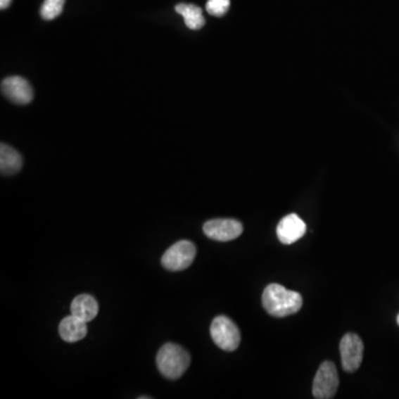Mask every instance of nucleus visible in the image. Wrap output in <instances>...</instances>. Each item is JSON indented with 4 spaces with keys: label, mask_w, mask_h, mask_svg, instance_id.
Instances as JSON below:
<instances>
[{
    "label": "nucleus",
    "mask_w": 399,
    "mask_h": 399,
    "mask_svg": "<svg viewBox=\"0 0 399 399\" xmlns=\"http://www.w3.org/2000/svg\"><path fill=\"white\" fill-rule=\"evenodd\" d=\"M397 324L399 325V314L397 315Z\"/></svg>",
    "instance_id": "17"
},
{
    "label": "nucleus",
    "mask_w": 399,
    "mask_h": 399,
    "mask_svg": "<svg viewBox=\"0 0 399 399\" xmlns=\"http://www.w3.org/2000/svg\"><path fill=\"white\" fill-rule=\"evenodd\" d=\"M262 304L270 315L286 317L302 308L303 298L300 293L287 290L282 285L270 284L262 295Z\"/></svg>",
    "instance_id": "1"
},
{
    "label": "nucleus",
    "mask_w": 399,
    "mask_h": 399,
    "mask_svg": "<svg viewBox=\"0 0 399 399\" xmlns=\"http://www.w3.org/2000/svg\"><path fill=\"white\" fill-rule=\"evenodd\" d=\"M71 314L82 321H94L99 313V305L91 295L81 294L73 298L70 306Z\"/></svg>",
    "instance_id": "10"
},
{
    "label": "nucleus",
    "mask_w": 399,
    "mask_h": 399,
    "mask_svg": "<svg viewBox=\"0 0 399 399\" xmlns=\"http://www.w3.org/2000/svg\"><path fill=\"white\" fill-rule=\"evenodd\" d=\"M308 227L296 214H289L279 221L277 227V234L279 240L283 244H293L305 235Z\"/></svg>",
    "instance_id": "9"
},
{
    "label": "nucleus",
    "mask_w": 399,
    "mask_h": 399,
    "mask_svg": "<svg viewBox=\"0 0 399 399\" xmlns=\"http://www.w3.org/2000/svg\"><path fill=\"white\" fill-rule=\"evenodd\" d=\"M11 0H0V8L1 11L4 9L8 8L9 6H11Z\"/></svg>",
    "instance_id": "16"
},
{
    "label": "nucleus",
    "mask_w": 399,
    "mask_h": 399,
    "mask_svg": "<svg viewBox=\"0 0 399 399\" xmlns=\"http://www.w3.org/2000/svg\"><path fill=\"white\" fill-rule=\"evenodd\" d=\"M87 323L76 316H67L59 325V335L67 343H76L87 336Z\"/></svg>",
    "instance_id": "11"
},
{
    "label": "nucleus",
    "mask_w": 399,
    "mask_h": 399,
    "mask_svg": "<svg viewBox=\"0 0 399 399\" xmlns=\"http://www.w3.org/2000/svg\"><path fill=\"white\" fill-rule=\"evenodd\" d=\"M65 0H44L40 8V15L44 20H53L61 16Z\"/></svg>",
    "instance_id": "14"
},
{
    "label": "nucleus",
    "mask_w": 399,
    "mask_h": 399,
    "mask_svg": "<svg viewBox=\"0 0 399 399\" xmlns=\"http://www.w3.org/2000/svg\"><path fill=\"white\" fill-rule=\"evenodd\" d=\"M190 354L180 345L167 343L157 355V366L160 373L167 379H180L190 366Z\"/></svg>",
    "instance_id": "2"
},
{
    "label": "nucleus",
    "mask_w": 399,
    "mask_h": 399,
    "mask_svg": "<svg viewBox=\"0 0 399 399\" xmlns=\"http://www.w3.org/2000/svg\"><path fill=\"white\" fill-rule=\"evenodd\" d=\"M230 8V0H208L206 11L212 16H224Z\"/></svg>",
    "instance_id": "15"
},
{
    "label": "nucleus",
    "mask_w": 399,
    "mask_h": 399,
    "mask_svg": "<svg viewBox=\"0 0 399 399\" xmlns=\"http://www.w3.org/2000/svg\"><path fill=\"white\" fill-rule=\"evenodd\" d=\"M204 234L211 240L229 242L238 239L243 233L241 222L233 219H215L203 225Z\"/></svg>",
    "instance_id": "7"
},
{
    "label": "nucleus",
    "mask_w": 399,
    "mask_h": 399,
    "mask_svg": "<svg viewBox=\"0 0 399 399\" xmlns=\"http://www.w3.org/2000/svg\"><path fill=\"white\" fill-rule=\"evenodd\" d=\"M1 92L7 99L17 105H28L34 99L32 86L23 77L13 76L4 79Z\"/></svg>",
    "instance_id": "8"
},
{
    "label": "nucleus",
    "mask_w": 399,
    "mask_h": 399,
    "mask_svg": "<svg viewBox=\"0 0 399 399\" xmlns=\"http://www.w3.org/2000/svg\"><path fill=\"white\" fill-rule=\"evenodd\" d=\"M338 386V373L334 363L324 362L314 379L313 396L316 399L334 398Z\"/></svg>",
    "instance_id": "5"
},
{
    "label": "nucleus",
    "mask_w": 399,
    "mask_h": 399,
    "mask_svg": "<svg viewBox=\"0 0 399 399\" xmlns=\"http://www.w3.org/2000/svg\"><path fill=\"white\" fill-rule=\"evenodd\" d=\"M342 366L347 373H354L363 362L364 344L358 335L347 333L339 344Z\"/></svg>",
    "instance_id": "6"
},
{
    "label": "nucleus",
    "mask_w": 399,
    "mask_h": 399,
    "mask_svg": "<svg viewBox=\"0 0 399 399\" xmlns=\"http://www.w3.org/2000/svg\"><path fill=\"white\" fill-rule=\"evenodd\" d=\"M23 167V158L8 144L0 146V171L3 175H16Z\"/></svg>",
    "instance_id": "12"
},
{
    "label": "nucleus",
    "mask_w": 399,
    "mask_h": 399,
    "mask_svg": "<svg viewBox=\"0 0 399 399\" xmlns=\"http://www.w3.org/2000/svg\"><path fill=\"white\" fill-rule=\"evenodd\" d=\"M211 337L221 350L233 352L240 346L241 334L234 322L227 316H217L211 324Z\"/></svg>",
    "instance_id": "3"
},
{
    "label": "nucleus",
    "mask_w": 399,
    "mask_h": 399,
    "mask_svg": "<svg viewBox=\"0 0 399 399\" xmlns=\"http://www.w3.org/2000/svg\"><path fill=\"white\" fill-rule=\"evenodd\" d=\"M175 11L184 18V23L189 29L198 30L205 25L202 9L194 4H179L175 7Z\"/></svg>",
    "instance_id": "13"
},
{
    "label": "nucleus",
    "mask_w": 399,
    "mask_h": 399,
    "mask_svg": "<svg viewBox=\"0 0 399 399\" xmlns=\"http://www.w3.org/2000/svg\"><path fill=\"white\" fill-rule=\"evenodd\" d=\"M196 248L190 241L182 240L170 246L161 258L162 266L167 271L179 272L194 263Z\"/></svg>",
    "instance_id": "4"
}]
</instances>
